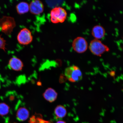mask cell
<instances>
[{"label":"cell","instance_id":"1","mask_svg":"<svg viewBox=\"0 0 123 123\" xmlns=\"http://www.w3.org/2000/svg\"><path fill=\"white\" fill-rule=\"evenodd\" d=\"M89 49L93 55L101 56L103 54L110 50L108 46L103 43L100 40L94 39L89 44Z\"/></svg>","mask_w":123,"mask_h":123},{"label":"cell","instance_id":"2","mask_svg":"<svg viewBox=\"0 0 123 123\" xmlns=\"http://www.w3.org/2000/svg\"><path fill=\"white\" fill-rule=\"evenodd\" d=\"M50 19L52 23L57 24L64 23L67 19V13L65 9L57 7L52 9L50 12Z\"/></svg>","mask_w":123,"mask_h":123},{"label":"cell","instance_id":"3","mask_svg":"<svg viewBox=\"0 0 123 123\" xmlns=\"http://www.w3.org/2000/svg\"><path fill=\"white\" fill-rule=\"evenodd\" d=\"M64 74L68 80L72 82H78L82 79L83 75L80 69L78 66L72 65L67 68Z\"/></svg>","mask_w":123,"mask_h":123},{"label":"cell","instance_id":"4","mask_svg":"<svg viewBox=\"0 0 123 123\" xmlns=\"http://www.w3.org/2000/svg\"><path fill=\"white\" fill-rule=\"evenodd\" d=\"M15 26L14 19L10 17H4L0 20V28L3 32L7 35L11 33Z\"/></svg>","mask_w":123,"mask_h":123},{"label":"cell","instance_id":"5","mask_svg":"<svg viewBox=\"0 0 123 123\" xmlns=\"http://www.w3.org/2000/svg\"><path fill=\"white\" fill-rule=\"evenodd\" d=\"M17 38L19 44L26 45L31 43L33 41V37L31 31L25 28L20 31L18 34Z\"/></svg>","mask_w":123,"mask_h":123},{"label":"cell","instance_id":"6","mask_svg":"<svg viewBox=\"0 0 123 123\" xmlns=\"http://www.w3.org/2000/svg\"><path fill=\"white\" fill-rule=\"evenodd\" d=\"M72 46L74 50L78 53H84L87 50L88 44L84 38L78 37L74 40Z\"/></svg>","mask_w":123,"mask_h":123},{"label":"cell","instance_id":"7","mask_svg":"<svg viewBox=\"0 0 123 123\" xmlns=\"http://www.w3.org/2000/svg\"><path fill=\"white\" fill-rule=\"evenodd\" d=\"M30 13L35 15L41 14L44 12V6L43 3L39 0H34L31 1L30 4Z\"/></svg>","mask_w":123,"mask_h":123},{"label":"cell","instance_id":"8","mask_svg":"<svg viewBox=\"0 0 123 123\" xmlns=\"http://www.w3.org/2000/svg\"><path fill=\"white\" fill-rule=\"evenodd\" d=\"M91 33L95 39L99 40L104 37L105 31L102 26L97 25L94 26L92 29Z\"/></svg>","mask_w":123,"mask_h":123},{"label":"cell","instance_id":"9","mask_svg":"<svg viewBox=\"0 0 123 123\" xmlns=\"http://www.w3.org/2000/svg\"><path fill=\"white\" fill-rule=\"evenodd\" d=\"M8 65L10 68L16 71L21 70L24 67V64L21 60L15 57L11 58Z\"/></svg>","mask_w":123,"mask_h":123},{"label":"cell","instance_id":"10","mask_svg":"<svg viewBox=\"0 0 123 123\" xmlns=\"http://www.w3.org/2000/svg\"><path fill=\"white\" fill-rule=\"evenodd\" d=\"M43 97L46 100L50 103L56 100L58 96V94L54 89L49 88L43 93Z\"/></svg>","mask_w":123,"mask_h":123},{"label":"cell","instance_id":"11","mask_svg":"<svg viewBox=\"0 0 123 123\" xmlns=\"http://www.w3.org/2000/svg\"><path fill=\"white\" fill-rule=\"evenodd\" d=\"M30 116V112L25 107H21L18 109L16 113L17 119L19 121L26 120Z\"/></svg>","mask_w":123,"mask_h":123},{"label":"cell","instance_id":"12","mask_svg":"<svg viewBox=\"0 0 123 123\" xmlns=\"http://www.w3.org/2000/svg\"><path fill=\"white\" fill-rule=\"evenodd\" d=\"M16 10L18 14L22 15L30 11V6L27 2H20L16 6Z\"/></svg>","mask_w":123,"mask_h":123},{"label":"cell","instance_id":"13","mask_svg":"<svg viewBox=\"0 0 123 123\" xmlns=\"http://www.w3.org/2000/svg\"><path fill=\"white\" fill-rule=\"evenodd\" d=\"M55 116L57 118L65 117L67 114V111L64 106L58 105L55 108L54 111Z\"/></svg>","mask_w":123,"mask_h":123},{"label":"cell","instance_id":"14","mask_svg":"<svg viewBox=\"0 0 123 123\" xmlns=\"http://www.w3.org/2000/svg\"><path fill=\"white\" fill-rule=\"evenodd\" d=\"M9 107L4 103H0V115L3 116L6 115L9 113Z\"/></svg>","mask_w":123,"mask_h":123},{"label":"cell","instance_id":"15","mask_svg":"<svg viewBox=\"0 0 123 123\" xmlns=\"http://www.w3.org/2000/svg\"><path fill=\"white\" fill-rule=\"evenodd\" d=\"M6 41L4 38L0 35V49L3 50L4 51H6Z\"/></svg>","mask_w":123,"mask_h":123},{"label":"cell","instance_id":"16","mask_svg":"<svg viewBox=\"0 0 123 123\" xmlns=\"http://www.w3.org/2000/svg\"><path fill=\"white\" fill-rule=\"evenodd\" d=\"M56 123H66L65 121H57Z\"/></svg>","mask_w":123,"mask_h":123}]
</instances>
